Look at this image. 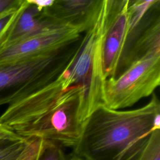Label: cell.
I'll return each mask as SVG.
<instances>
[{
	"instance_id": "6da1fadb",
	"label": "cell",
	"mask_w": 160,
	"mask_h": 160,
	"mask_svg": "<svg viewBox=\"0 0 160 160\" xmlns=\"http://www.w3.org/2000/svg\"><path fill=\"white\" fill-rule=\"evenodd\" d=\"M85 89L68 82L65 70L55 80L9 104L0 123L24 138L74 148L85 117Z\"/></svg>"
},
{
	"instance_id": "7a4b0ae2",
	"label": "cell",
	"mask_w": 160,
	"mask_h": 160,
	"mask_svg": "<svg viewBox=\"0 0 160 160\" xmlns=\"http://www.w3.org/2000/svg\"><path fill=\"white\" fill-rule=\"evenodd\" d=\"M160 129V102L154 93L144 106L132 110L100 103L84 121L74 153L82 160H119L134 143Z\"/></svg>"
},
{
	"instance_id": "3957f363",
	"label": "cell",
	"mask_w": 160,
	"mask_h": 160,
	"mask_svg": "<svg viewBox=\"0 0 160 160\" xmlns=\"http://www.w3.org/2000/svg\"><path fill=\"white\" fill-rule=\"evenodd\" d=\"M108 0H102L93 25L82 36L78 52L65 69L71 84L85 89V117H89L102 102L105 79L102 70V42L106 29Z\"/></svg>"
},
{
	"instance_id": "277c9868",
	"label": "cell",
	"mask_w": 160,
	"mask_h": 160,
	"mask_svg": "<svg viewBox=\"0 0 160 160\" xmlns=\"http://www.w3.org/2000/svg\"><path fill=\"white\" fill-rule=\"evenodd\" d=\"M160 84V52L149 54L131 64L104 84L102 102L113 109L134 105L154 93Z\"/></svg>"
},
{
	"instance_id": "5b68a950",
	"label": "cell",
	"mask_w": 160,
	"mask_h": 160,
	"mask_svg": "<svg viewBox=\"0 0 160 160\" xmlns=\"http://www.w3.org/2000/svg\"><path fill=\"white\" fill-rule=\"evenodd\" d=\"M72 44L56 52L0 66V106L9 105L34 92L44 70L61 58Z\"/></svg>"
},
{
	"instance_id": "8992f818",
	"label": "cell",
	"mask_w": 160,
	"mask_h": 160,
	"mask_svg": "<svg viewBox=\"0 0 160 160\" xmlns=\"http://www.w3.org/2000/svg\"><path fill=\"white\" fill-rule=\"evenodd\" d=\"M82 33L81 29L70 26L44 30L0 49V66L59 51L79 40Z\"/></svg>"
},
{
	"instance_id": "52a82bcc",
	"label": "cell",
	"mask_w": 160,
	"mask_h": 160,
	"mask_svg": "<svg viewBox=\"0 0 160 160\" xmlns=\"http://www.w3.org/2000/svg\"><path fill=\"white\" fill-rule=\"evenodd\" d=\"M129 0H108L106 29L102 42V70L105 79L114 77L128 35Z\"/></svg>"
},
{
	"instance_id": "ba28073f",
	"label": "cell",
	"mask_w": 160,
	"mask_h": 160,
	"mask_svg": "<svg viewBox=\"0 0 160 160\" xmlns=\"http://www.w3.org/2000/svg\"><path fill=\"white\" fill-rule=\"evenodd\" d=\"M102 0H54L42 16L54 27L70 26L84 33L95 22Z\"/></svg>"
},
{
	"instance_id": "9c48e42d",
	"label": "cell",
	"mask_w": 160,
	"mask_h": 160,
	"mask_svg": "<svg viewBox=\"0 0 160 160\" xmlns=\"http://www.w3.org/2000/svg\"><path fill=\"white\" fill-rule=\"evenodd\" d=\"M158 52H160V8L154 12L122 55L114 77L134 62L149 54Z\"/></svg>"
},
{
	"instance_id": "30bf717a",
	"label": "cell",
	"mask_w": 160,
	"mask_h": 160,
	"mask_svg": "<svg viewBox=\"0 0 160 160\" xmlns=\"http://www.w3.org/2000/svg\"><path fill=\"white\" fill-rule=\"evenodd\" d=\"M41 11L32 0H24L0 49L44 30L56 28L44 19Z\"/></svg>"
},
{
	"instance_id": "8fae6325",
	"label": "cell",
	"mask_w": 160,
	"mask_h": 160,
	"mask_svg": "<svg viewBox=\"0 0 160 160\" xmlns=\"http://www.w3.org/2000/svg\"><path fill=\"white\" fill-rule=\"evenodd\" d=\"M119 160H160V129L134 143Z\"/></svg>"
},
{
	"instance_id": "7c38bea8",
	"label": "cell",
	"mask_w": 160,
	"mask_h": 160,
	"mask_svg": "<svg viewBox=\"0 0 160 160\" xmlns=\"http://www.w3.org/2000/svg\"><path fill=\"white\" fill-rule=\"evenodd\" d=\"M42 141L38 138H28L23 145L0 160H28L38 153Z\"/></svg>"
},
{
	"instance_id": "4fadbf2b",
	"label": "cell",
	"mask_w": 160,
	"mask_h": 160,
	"mask_svg": "<svg viewBox=\"0 0 160 160\" xmlns=\"http://www.w3.org/2000/svg\"><path fill=\"white\" fill-rule=\"evenodd\" d=\"M36 160H68V158L61 146L42 139Z\"/></svg>"
},
{
	"instance_id": "5bb4252c",
	"label": "cell",
	"mask_w": 160,
	"mask_h": 160,
	"mask_svg": "<svg viewBox=\"0 0 160 160\" xmlns=\"http://www.w3.org/2000/svg\"><path fill=\"white\" fill-rule=\"evenodd\" d=\"M28 138L21 137L16 139H0V159L6 156L23 145Z\"/></svg>"
},
{
	"instance_id": "9a60e30c",
	"label": "cell",
	"mask_w": 160,
	"mask_h": 160,
	"mask_svg": "<svg viewBox=\"0 0 160 160\" xmlns=\"http://www.w3.org/2000/svg\"><path fill=\"white\" fill-rule=\"evenodd\" d=\"M18 9L8 13L0 18V49L1 48L7 34L17 16Z\"/></svg>"
},
{
	"instance_id": "2e32d148",
	"label": "cell",
	"mask_w": 160,
	"mask_h": 160,
	"mask_svg": "<svg viewBox=\"0 0 160 160\" xmlns=\"http://www.w3.org/2000/svg\"><path fill=\"white\" fill-rule=\"evenodd\" d=\"M23 2L24 0H0V18L18 10Z\"/></svg>"
},
{
	"instance_id": "e0dca14e",
	"label": "cell",
	"mask_w": 160,
	"mask_h": 160,
	"mask_svg": "<svg viewBox=\"0 0 160 160\" xmlns=\"http://www.w3.org/2000/svg\"><path fill=\"white\" fill-rule=\"evenodd\" d=\"M20 136L9 128L0 123V139H16Z\"/></svg>"
},
{
	"instance_id": "ac0fdd59",
	"label": "cell",
	"mask_w": 160,
	"mask_h": 160,
	"mask_svg": "<svg viewBox=\"0 0 160 160\" xmlns=\"http://www.w3.org/2000/svg\"><path fill=\"white\" fill-rule=\"evenodd\" d=\"M32 2L41 9H43L52 5L54 0H32Z\"/></svg>"
},
{
	"instance_id": "d6986e66",
	"label": "cell",
	"mask_w": 160,
	"mask_h": 160,
	"mask_svg": "<svg viewBox=\"0 0 160 160\" xmlns=\"http://www.w3.org/2000/svg\"><path fill=\"white\" fill-rule=\"evenodd\" d=\"M68 160H82L80 157L73 153L69 158H68Z\"/></svg>"
},
{
	"instance_id": "ffe728a7",
	"label": "cell",
	"mask_w": 160,
	"mask_h": 160,
	"mask_svg": "<svg viewBox=\"0 0 160 160\" xmlns=\"http://www.w3.org/2000/svg\"><path fill=\"white\" fill-rule=\"evenodd\" d=\"M37 154H36L35 156H32V158H29V159H28V160H36V156H37Z\"/></svg>"
}]
</instances>
